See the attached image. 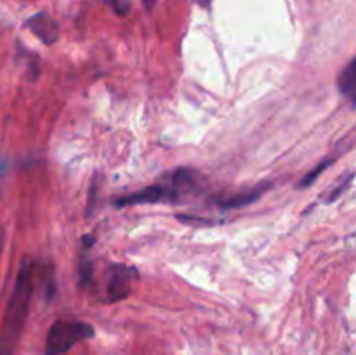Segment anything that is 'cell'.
<instances>
[{
  "mask_svg": "<svg viewBox=\"0 0 356 355\" xmlns=\"http://www.w3.org/2000/svg\"><path fill=\"white\" fill-rule=\"evenodd\" d=\"M33 294V265L23 263L7 303L6 315L0 327V355H10L19 341Z\"/></svg>",
  "mask_w": 356,
  "mask_h": 355,
  "instance_id": "cell-1",
  "label": "cell"
},
{
  "mask_svg": "<svg viewBox=\"0 0 356 355\" xmlns=\"http://www.w3.org/2000/svg\"><path fill=\"white\" fill-rule=\"evenodd\" d=\"M193 171L177 169L172 176L159 183L146 187L136 194L125 195V197L115 198L113 204L117 207H127V205L139 204H160V202H177L181 198V191L184 188L193 187Z\"/></svg>",
  "mask_w": 356,
  "mask_h": 355,
  "instance_id": "cell-2",
  "label": "cell"
},
{
  "mask_svg": "<svg viewBox=\"0 0 356 355\" xmlns=\"http://www.w3.org/2000/svg\"><path fill=\"white\" fill-rule=\"evenodd\" d=\"M96 334L90 324L82 320H58L45 338V355H65L80 341L90 340Z\"/></svg>",
  "mask_w": 356,
  "mask_h": 355,
  "instance_id": "cell-3",
  "label": "cell"
},
{
  "mask_svg": "<svg viewBox=\"0 0 356 355\" xmlns=\"http://www.w3.org/2000/svg\"><path fill=\"white\" fill-rule=\"evenodd\" d=\"M108 301H122L132 291V282L138 278V270L129 265H110L108 267Z\"/></svg>",
  "mask_w": 356,
  "mask_h": 355,
  "instance_id": "cell-4",
  "label": "cell"
},
{
  "mask_svg": "<svg viewBox=\"0 0 356 355\" xmlns=\"http://www.w3.org/2000/svg\"><path fill=\"white\" fill-rule=\"evenodd\" d=\"M28 28L33 35H37L45 45H51L58 40L59 28L58 23L47 13H38L28 19Z\"/></svg>",
  "mask_w": 356,
  "mask_h": 355,
  "instance_id": "cell-5",
  "label": "cell"
},
{
  "mask_svg": "<svg viewBox=\"0 0 356 355\" xmlns=\"http://www.w3.org/2000/svg\"><path fill=\"white\" fill-rule=\"evenodd\" d=\"M270 188V183H263L256 188H250V190L243 191V194H236L233 197L228 198H221V200H216V204L222 209H236V207H243V205H249L252 202L259 200V197H263L264 191Z\"/></svg>",
  "mask_w": 356,
  "mask_h": 355,
  "instance_id": "cell-6",
  "label": "cell"
},
{
  "mask_svg": "<svg viewBox=\"0 0 356 355\" xmlns=\"http://www.w3.org/2000/svg\"><path fill=\"white\" fill-rule=\"evenodd\" d=\"M337 86L343 96H346L351 103H355L356 96V63L355 59H351L346 66L343 68V72L339 73V80H337Z\"/></svg>",
  "mask_w": 356,
  "mask_h": 355,
  "instance_id": "cell-7",
  "label": "cell"
},
{
  "mask_svg": "<svg viewBox=\"0 0 356 355\" xmlns=\"http://www.w3.org/2000/svg\"><path fill=\"white\" fill-rule=\"evenodd\" d=\"M351 183H353V173H350L348 176L341 178L339 181H337L334 187H330L329 190H325V194H323V200L325 202H334L337 200V198L341 197V195L344 194V191L348 190V188L351 187Z\"/></svg>",
  "mask_w": 356,
  "mask_h": 355,
  "instance_id": "cell-8",
  "label": "cell"
},
{
  "mask_svg": "<svg viewBox=\"0 0 356 355\" xmlns=\"http://www.w3.org/2000/svg\"><path fill=\"white\" fill-rule=\"evenodd\" d=\"M332 162H334L332 159H325V160H322V162H320L318 166L315 167V169H313V171H309V173L306 174V176H305V180H302L301 183H299V187H301V188H306V187H309V184H312L313 181H316V178H318L320 174H322L323 171L327 169V167H330V166H332Z\"/></svg>",
  "mask_w": 356,
  "mask_h": 355,
  "instance_id": "cell-9",
  "label": "cell"
},
{
  "mask_svg": "<svg viewBox=\"0 0 356 355\" xmlns=\"http://www.w3.org/2000/svg\"><path fill=\"white\" fill-rule=\"evenodd\" d=\"M92 284V268L87 260L80 263V285H90Z\"/></svg>",
  "mask_w": 356,
  "mask_h": 355,
  "instance_id": "cell-10",
  "label": "cell"
},
{
  "mask_svg": "<svg viewBox=\"0 0 356 355\" xmlns=\"http://www.w3.org/2000/svg\"><path fill=\"white\" fill-rule=\"evenodd\" d=\"M108 3L113 7L118 16H127L131 10V0H108Z\"/></svg>",
  "mask_w": 356,
  "mask_h": 355,
  "instance_id": "cell-11",
  "label": "cell"
},
{
  "mask_svg": "<svg viewBox=\"0 0 356 355\" xmlns=\"http://www.w3.org/2000/svg\"><path fill=\"white\" fill-rule=\"evenodd\" d=\"M156 0H143V3H145V9L146 10H152L153 6H155Z\"/></svg>",
  "mask_w": 356,
  "mask_h": 355,
  "instance_id": "cell-12",
  "label": "cell"
},
{
  "mask_svg": "<svg viewBox=\"0 0 356 355\" xmlns=\"http://www.w3.org/2000/svg\"><path fill=\"white\" fill-rule=\"evenodd\" d=\"M195 2H197L200 7H205V9L211 7V0H195Z\"/></svg>",
  "mask_w": 356,
  "mask_h": 355,
  "instance_id": "cell-13",
  "label": "cell"
}]
</instances>
